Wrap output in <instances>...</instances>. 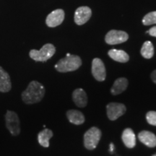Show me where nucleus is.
Returning <instances> with one entry per match:
<instances>
[{
    "label": "nucleus",
    "instance_id": "1",
    "mask_svg": "<svg viewBox=\"0 0 156 156\" xmlns=\"http://www.w3.org/2000/svg\"><path fill=\"white\" fill-rule=\"evenodd\" d=\"M45 92L46 90L42 84L37 81H32L22 93V99L26 104H34L42 100Z\"/></svg>",
    "mask_w": 156,
    "mask_h": 156
},
{
    "label": "nucleus",
    "instance_id": "2",
    "mask_svg": "<svg viewBox=\"0 0 156 156\" xmlns=\"http://www.w3.org/2000/svg\"><path fill=\"white\" fill-rule=\"evenodd\" d=\"M81 65L82 60L80 57L70 54L69 56L60 59L55 65V68L59 73H68L75 71Z\"/></svg>",
    "mask_w": 156,
    "mask_h": 156
},
{
    "label": "nucleus",
    "instance_id": "3",
    "mask_svg": "<svg viewBox=\"0 0 156 156\" xmlns=\"http://www.w3.org/2000/svg\"><path fill=\"white\" fill-rule=\"evenodd\" d=\"M56 48L53 44H45L41 50H31L29 53L30 58L36 62H46L54 56Z\"/></svg>",
    "mask_w": 156,
    "mask_h": 156
},
{
    "label": "nucleus",
    "instance_id": "4",
    "mask_svg": "<svg viewBox=\"0 0 156 156\" xmlns=\"http://www.w3.org/2000/svg\"><path fill=\"white\" fill-rule=\"evenodd\" d=\"M101 137V132L98 128L91 127L84 135V145L88 150H93L96 147Z\"/></svg>",
    "mask_w": 156,
    "mask_h": 156
},
{
    "label": "nucleus",
    "instance_id": "5",
    "mask_svg": "<svg viewBox=\"0 0 156 156\" xmlns=\"http://www.w3.org/2000/svg\"><path fill=\"white\" fill-rule=\"evenodd\" d=\"M6 126L12 135L17 136L20 132V124L17 114L12 111H7L5 115Z\"/></svg>",
    "mask_w": 156,
    "mask_h": 156
},
{
    "label": "nucleus",
    "instance_id": "6",
    "mask_svg": "<svg viewBox=\"0 0 156 156\" xmlns=\"http://www.w3.org/2000/svg\"><path fill=\"white\" fill-rule=\"evenodd\" d=\"M128 34L124 31L112 30L106 34L105 40L108 44L115 45L125 42L128 40Z\"/></svg>",
    "mask_w": 156,
    "mask_h": 156
},
{
    "label": "nucleus",
    "instance_id": "7",
    "mask_svg": "<svg viewBox=\"0 0 156 156\" xmlns=\"http://www.w3.org/2000/svg\"><path fill=\"white\" fill-rule=\"evenodd\" d=\"M106 110L109 119L114 121L126 112V107L122 103H111L107 105Z\"/></svg>",
    "mask_w": 156,
    "mask_h": 156
},
{
    "label": "nucleus",
    "instance_id": "8",
    "mask_svg": "<svg viewBox=\"0 0 156 156\" xmlns=\"http://www.w3.org/2000/svg\"><path fill=\"white\" fill-rule=\"evenodd\" d=\"M92 74L98 81H103L106 79V72L102 60L95 58L92 62Z\"/></svg>",
    "mask_w": 156,
    "mask_h": 156
},
{
    "label": "nucleus",
    "instance_id": "9",
    "mask_svg": "<svg viewBox=\"0 0 156 156\" xmlns=\"http://www.w3.org/2000/svg\"><path fill=\"white\" fill-rule=\"evenodd\" d=\"M64 19V12L61 9H56L50 13L46 17V25L51 28L61 25Z\"/></svg>",
    "mask_w": 156,
    "mask_h": 156
},
{
    "label": "nucleus",
    "instance_id": "10",
    "mask_svg": "<svg viewBox=\"0 0 156 156\" xmlns=\"http://www.w3.org/2000/svg\"><path fill=\"white\" fill-rule=\"evenodd\" d=\"M92 11L88 7H80L76 9L75 13V22L77 25H81L86 23L90 18Z\"/></svg>",
    "mask_w": 156,
    "mask_h": 156
},
{
    "label": "nucleus",
    "instance_id": "11",
    "mask_svg": "<svg viewBox=\"0 0 156 156\" xmlns=\"http://www.w3.org/2000/svg\"><path fill=\"white\" fill-rule=\"evenodd\" d=\"M12 88V83L9 74L0 67V91L2 93L9 92Z\"/></svg>",
    "mask_w": 156,
    "mask_h": 156
},
{
    "label": "nucleus",
    "instance_id": "12",
    "mask_svg": "<svg viewBox=\"0 0 156 156\" xmlns=\"http://www.w3.org/2000/svg\"><path fill=\"white\" fill-rule=\"evenodd\" d=\"M140 142L149 147H155L156 146V136L153 132L149 131H142L138 134Z\"/></svg>",
    "mask_w": 156,
    "mask_h": 156
},
{
    "label": "nucleus",
    "instance_id": "13",
    "mask_svg": "<svg viewBox=\"0 0 156 156\" xmlns=\"http://www.w3.org/2000/svg\"><path fill=\"white\" fill-rule=\"evenodd\" d=\"M73 98L78 107L84 108L87 106V97L86 93L82 88H77L73 93Z\"/></svg>",
    "mask_w": 156,
    "mask_h": 156
},
{
    "label": "nucleus",
    "instance_id": "14",
    "mask_svg": "<svg viewBox=\"0 0 156 156\" xmlns=\"http://www.w3.org/2000/svg\"><path fill=\"white\" fill-rule=\"evenodd\" d=\"M123 142L129 148H133L136 145V137L133 130L126 128L124 130L122 136Z\"/></svg>",
    "mask_w": 156,
    "mask_h": 156
},
{
    "label": "nucleus",
    "instance_id": "15",
    "mask_svg": "<svg viewBox=\"0 0 156 156\" xmlns=\"http://www.w3.org/2000/svg\"><path fill=\"white\" fill-rule=\"evenodd\" d=\"M128 86V80L126 78L120 77L118 78L114 82V85L111 89V92L113 95H116L124 92Z\"/></svg>",
    "mask_w": 156,
    "mask_h": 156
},
{
    "label": "nucleus",
    "instance_id": "16",
    "mask_svg": "<svg viewBox=\"0 0 156 156\" xmlns=\"http://www.w3.org/2000/svg\"><path fill=\"white\" fill-rule=\"evenodd\" d=\"M67 117L71 123L76 125H80L85 122L83 113L77 110H69L67 112Z\"/></svg>",
    "mask_w": 156,
    "mask_h": 156
},
{
    "label": "nucleus",
    "instance_id": "17",
    "mask_svg": "<svg viewBox=\"0 0 156 156\" xmlns=\"http://www.w3.org/2000/svg\"><path fill=\"white\" fill-rule=\"evenodd\" d=\"M108 56L114 61H116L121 63H125L129 59V56L124 51L112 49L108 51Z\"/></svg>",
    "mask_w": 156,
    "mask_h": 156
},
{
    "label": "nucleus",
    "instance_id": "18",
    "mask_svg": "<svg viewBox=\"0 0 156 156\" xmlns=\"http://www.w3.org/2000/svg\"><path fill=\"white\" fill-rule=\"evenodd\" d=\"M53 136V132L48 129H45L38 135V142L41 145L44 147H48L49 146V140Z\"/></svg>",
    "mask_w": 156,
    "mask_h": 156
},
{
    "label": "nucleus",
    "instance_id": "19",
    "mask_svg": "<svg viewBox=\"0 0 156 156\" xmlns=\"http://www.w3.org/2000/svg\"><path fill=\"white\" fill-rule=\"evenodd\" d=\"M141 54L144 58H151L154 55V47L151 41H145L141 48Z\"/></svg>",
    "mask_w": 156,
    "mask_h": 156
},
{
    "label": "nucleus",
    "instance_id": "20",
    "mask_svg": "<svg viewBox=\"0 0 156 156\" xmlns=\"http://www.w3.org/2000/svg\"><path fill=\"white\" fill-rule=\"evenodd\" d=\"M142 23L145 25L156 24V11L151 12L146 15L142 19Z\"/></svg>",
    "mask_w": 156,
    "mask_h": 156
},
{
    "label": "nucleus",
    "instance_id": "21",
    "mask_svg": "<svg viewBox=\"0 0 156 156\" xmlns=\"http://www.w3.org/2000/svg\"><path fill=\"white\" fill-rule=\"evenodd\" d=\"M146 119L150 124L153 126H156V112L151 111L146 114Z\"/></svg>",
    "mask_w": 156,
    "mask_h": 156
},
{
    "label": "nucleus",
    "instance_id": "22",
    "mask_svg": "<svg viewBox=\"0 0 156 156\" xmlns=\"http://www.w3.org/2000/svg\"><path fill=\"white\" fill-rule=\"evenodd\" d=\"M147 34H149L151 36L156 37V26L153 27V28L150 29L149 30L147 31Z\"/></svg>",
    "mask_w": 156,
    "mask_h": 156
},
{
    "label": "nucleus",
    "instance_id": "23",
    "mask_svg": "<svg viewBox=\"0 0 156 156\" xmlns=\"http://www.w3.org/2000/svg\"><path fill=\"white\" fill-rule=\"evenodd\" d=\"M151 79L154 83L156 84V69L154 70V71L151 74Z\"/></svg>",
    "mask_w": 156,
    "mask_h": 156
},
{
    "label": "nucleus",
    "instance_id": "24",
    "mask_svg": "<svg viewBox=\"0 0 156 156\" xmlns=\"http://www.w3.org/2000/svg\"><path fill=\"white\" fill-rule=\"evenodd\" d=\"M114 145H113V144H111L110 145V152L114 151Z\"/></svg>",
    "mask_w": 156,
    "mask_h": 156
},
{
    "label": "nucleus",
    "instance_id": "25",
    "mask_svg": "<svg viewBox=\"0 0 156 156\" xmlns=\"http://www.w3.org/2000/svg\"><path fill=\"white\" fill-rule=\"evenodd\" d=\"M154 156H156V155H154Z\"/></svg>",
    "mask_w": 156,
    "mask_h": 156
}]
</instances>
